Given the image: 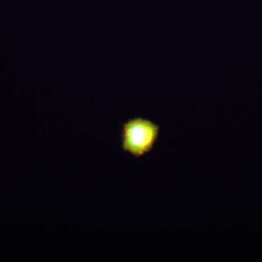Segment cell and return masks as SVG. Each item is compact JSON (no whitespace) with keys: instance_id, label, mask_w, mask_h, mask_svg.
Segmentation results:
<instances>
[{"instance_id":"1","label":"cell","mask_w":262,"mask_h":262,"mask_svg":"<svg viewBox=\"0 0 262 262\" xmlns=\"http://www.w3.org/2000/svg\"><path fill=\"white\" fill-rule=\"evenodd\" d=\"M160 131L159 125L147 119H130L122 125V149L136 158H141L153 149Z\"/></svg>"}]
</instances>
